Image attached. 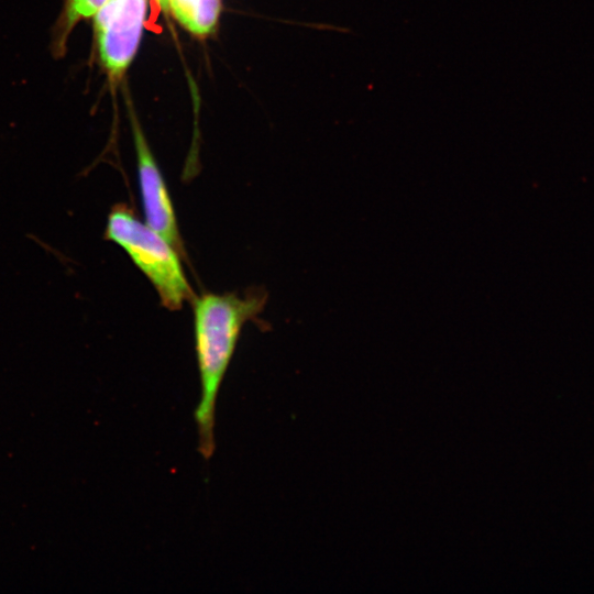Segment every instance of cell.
I'll use <instances>...</instances> for the list:
<instances>
[{
    "label": "cell",
    "instance_id": "cell-1",
    "mask_svg": "<svg viewBox=\"0 0 594 594\" xmlns=\"http://www.w3.org/2000/svg\"><path fill=\"white\" fill-rule=\"evenodd\" d=\"M265 295L208 293L194 301V337L200 380L195 409L199 451L208 460L215 451V419L218 394L233 358L243 326L255 319Z\"/></svg>",
    "mask_w": 594,
    "mask_h": 594
},
{
    "label": "cell",
    "instance_id": "cell-2",
    "mask_svg": "<svg viewBox=\"0 0 594 594\" xmlns=\"http://www.w3.org/2000/svg\"><path fill=\"white\" fill-rule=\"evenodd\" d=\"M105 239L119 245L155 288L162 305L178 310L193 298L182 255L164 237L140 221L124 204L110 210Z\"/></svg>",
    "mask_w": 594,
    "mask_h": 594
},
{
    "label": "cell",
    "instance_id": "cell-3",
    "mask_svg": "<svg viewBox=\"0 0 594 594\" xmlns=\"http://www.w3.org/2000/svg\"><path fill=\"white\" fill-rule=\"evenodd\" d=\"M146 0H107L94 14L98 54L109 77H122L143 33Z\"/></svg>",
    "mask_w": 594,
    "mask_h": 594
},
{
    "label": "cell",
    "instance_id": "cell-4",
    "mask_svg": "<svg viewBox=\"0 0 594 594\" xmlns=\"http://www.w3.org/2000/svg\"><path fill=\"white\" fill-rule=\"evenodd\" d=\"M131 119L136 153L138 180L145 223L164 237L184 255L176 215L165 179L139 122L134 117Z\"/></svg>",
    "mask_w": 594,
    "mask_h": 594
},
{
    "label": "cell",
    "instance_id": "cell-5",
    "mask_svg": "<svg viewBox=\"0 0 594 594\" xmlns=\"http://www.w3.org/2000/svg\"><path fill=\"white\" fill-rule=\"evenodd\" d=\"M166 10L188 32L205 37L218 24L221 0H167Z\"/></svg>",
    "mask_w": 594,
    "mask_h": 594
},
{
    "label": "cell",
    "instance_id": "cell-6",
    "mask_svg": "<svg viewBox=\"0 0 594 594\" xmlns=\"http://www.w3.org/2000/svg\"><path fill=\"white\" fill-rule=\"evenodd\" d=\"M107 0H67L66 23L72 28L78 21L94 16Z\"/></svg>",
    "mask_w": 594,
    "mask_h": 594
},
{
    "label": "cell",
    "instance_id": "cell-7",
    "mask_svg": "<svg viewBox=\"0 0 594 594\" xmlns=\"http://www.w3.org/2000/svg\"><path fill=\"white\" fill-rule=\"evenodd\" d=\"M163 9L166 10L167 0H157Z\"/></svg>",
    "mask_w": 594,
    "mask_h": 594
}]
</instances>
